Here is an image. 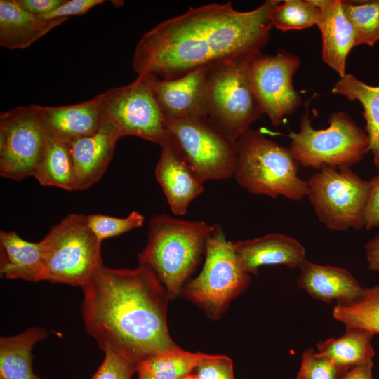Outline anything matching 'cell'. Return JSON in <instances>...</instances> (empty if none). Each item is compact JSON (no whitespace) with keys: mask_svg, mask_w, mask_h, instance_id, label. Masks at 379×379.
I'll return each instance as SVG.
<instances>
[{"mask_svg":"<svg viewBox=\"0 0 379 379\" xmlns=\"http://www.w3.org/2000/svg\"><path fill=\"white\" fill-rule=\"evenodd\" d=\"M278 0H267L250 11L231 2L190 7L147 32L133 57L138 75L174 79L222 60L260 52L272 27L269 14Z\"/></svg>","mask_w":379,"mask_h":379,"instance_id":"obj_1","label":"cell"},{"mask_svg":"<svg viewBox=\"0 0 379 379\" xmlns=\"http://www.w3.org/2000/svg\"><path fill=\"white\" fill-rule=\"evenodd\" d=\"M81 288L86 331L103 352L119 353L138 366L175 345L167 324L169 298L149 268L102 265Z\"/></svg>","mask_w":379,"mask_h":379,"instance_id":"obj_2","label":"cell"},{"mask_svg":"<svg viewBox=\"0 0 379 379\" xmlns=\"http://www.w3.org/2000/svg\"><path fill=\"white\" fill-rule=\"evenodd\" d=\"M212 225L167 214L152 216L148 240L138 255L139 265L149 268L164 287L169 300L175 299L205 253Z\"/></svg>","mask_w":379,"mask_h":379,"instance_id":"obj_3","label":"cell"},{"mask_svg":"<svg viewBox=\"0 0 379 379\" xmlns=\"http://www.w3.org/2000/svg\"><path fill=\"white\" fill-rule=\"evenodd\" d=\"M237 150L233 177L249 193L272 198L283 196L293 201L307 196V182L299 177V164L289 147L250 128L237 141Z\"/></svg>","mask_w":379,"mask_h":379,"instance_id":"obj_4","label":"cell"},{"mask_svg":"<svg viewBox=\"0 0 379 379\" xmlns=\"http://www.w3.org/2000/svg\"><path fill=\"white\" fill-rule=\"evenodd\" d=\"M251 55L214 62L206 68L208 118L234 142L264 114L248 76Z\"/></svg>","mask_w":379,"mask_h":379,"instance_id":"obj_5","label":"cell"},{"mask_svg":"<svg viewBox=\"0 0 379 379\" xmlns=\"http://www.w3.org/2000/svg\"><path fill=\"white\" fill-rule=\"evenodd\" d=\"M40 241L44 262L43 281L81 288L103 265L102 241L90 228L87 215L69 214Z\"/></svg>","mask_w":379,"mask_h":379,"instance_id":"obj_6","label":"cell"},{"mask_svg":"<svg viewBox=\"0 0 379 379\" xmlns=\"http://www.w3.org/2000/svg\"><path fill=\"white\" fill-rule=\"evenodd\" d=\"M325 129L313 128L305 111L300 131H290V151L304 167L319 170L324 166H348L360 161L370 151L366 132L343 112L332 114Z\"/></svg>","mask_w":379,"mask_h":379,"instance_id":"obj_7","label":"cell"},{"mask_svg":"<svg viewBox=\"0 0 379 379\" xmlns=\"http://www.w3.org/2000/svg\"><path fill=\"white\" fill-rule=\"evenodd\" d=\"M250 281V274L241 265L233 242L227 240L220 225L213 224L202 270L181 293L203 309L210 319L217 320Z\"/></svg>","mask_w":379,"mask_h":379,"instance_id":"obj_8","label":"cell"},{"mask_svg":"<svg viewBox=\"0 0 379 379\" xmlns=\"http://www.w3.org/2000/svg\"><path fill=\"white\" fill-rule=\"evenodd\" d=\"M154 75L140 74L130 84L96 95L105 119L120 138L132 135L159 146L169 138L167 120L154 94Z\"/></svg>","mask_w":379,"mask_h":379,"instance_id":"obj_9","label":"cell"},{"mask_svg":"<svg viewBox=\"0 0 379 379\" xmlns=\"http://www.w3.org/2000/svg\"><path fill=\"white\" fill-rule=\"evenodd\" d=\"M307 194L319 221L328 229L364 227L370 181L348 166H324L307 181Z\"/></svg>","mask_w":379,"mask_h":379,"instance_id":"obj_10","label":"cell"},{"mask_svg":"<svg viewBox=\"0 0 379 379\" xmlns=\"http://www.w3.org/2000/svg\"><path fill=\"white\" fill-rule=\"evenodd\" d=\"M168 140L204 181L234 176L237 142L223 134L208 117L167 119Z\"/></svg>","mask_w":379,"mask_h":379,"instance_id":"obj_11","label":"cell"},{"mask_svg":"<svg viewBox=\"0 0 379 379\" xmlns=\"http://www.w3.org/2000/svg\"><path fill=\"white\" fill-rule=\"evenodd\" d=\"M47 135L33 105L0 114V175L15 180L33 176Z\"/></svg>","mask_w":379,"mask_h":379,"instance_id":"obj_12","label":"cell"},{"mask_svg":"<svg viewBox=\"0 0 379 379\" xmlns=\"http://www.w3.org/2000/svg\"><path fill=\"white\" fill-rule=\"evenodd\" d=\"M300 65L296 55L284 50L274 55L260 51L248 58L251 84L264 114L274 126H279L301 105V96L293 86V78Z\"/></svg>","mask_w":379,"mask_h":379,"instance_id":"obj_13","label":"cell"},{"mask_svg":"<svg viewBox=\"0 0 379 379\" xmlns=\"http://www.w3.org/2000/svg\"><path fill=\"white\" fill-rule=\"evenodd\" d=\"M206 68L174 79L154 77V94L166 120L208 117Z\"/></svg>","mask_w":379,"mask_h":379,"instance_id":"obj_14","label":"cell"},{"mask_svg":"<svg viewBox=\"0 0 379 379\" xmlns=\"http://www.w3.org/2000/svg\"><path fill=\"white\" fill-rule=\"evenodd\" d=\"M161 147L155 178L173 213L184 215L190 204L204 191V181L168 140Z\"/></svg>","mask_w":379,"mask_h":379,"instance_id":"obj_15","label":"cell"},{"mask_svg":"<svg viewBox=\"0 0 379 379\" xmlns=\"http://www.w3.org/2000/svg\"><path fill=\"white\" fill-rule=\"evenodd\" d=\"M120 136L105 119L93 135L68 142L74 168V190H84L96 183L110 163Z\"/></svg>","mask_w":379,"mask_h":379,"instance_id":"obj_16","label":"cell"},{"mask_svg":"<svg viewBox=\"0 0 379 379\" xmlns=\"http://www.w3.org/2000/svg\"><path fill=\"white\" fill-rule=\"evenodd\" d=\"M233 245L241 265L250 274H258L259 268L267 265L299 267L306 260V251L300 242L282 234L237 241Z\"/></svg>","mask_w":379,"mask_h":379,"instance_id":"obj_17","label":"cell"},{"mask_svg":"<svg viewBox=\"0 0 379 379\" xmlns=\"http://www.w3.org/2000/svg\"><path fill=\"white\" fill-rule=\"evenodd\" d=\"M298 268V286L314 299L345 304L359 299L363 293L364 288L344 268L318 265L307 260Z\"/></svg>","mask_w":379,"mask_h":379,"instance_id":"obj_18","label":"cell"},{"mask_svg":"<svg viewBox=\"0 0 379 379\" xmlns=\"http://www.w3.org/2000/svg\"><path fill=\"white\" fill-rule=\"evenodd\" d=\"M321 10L317 27L322 36V58L340 77L346 74V61L355 46L354 29L342 8L341 0H312Z\"/></svg>","mask_w":379,"mask_h":379,"instance_id":"obj_19","label":"cell"},{"mask_svg":"<svg viewBox=\"0 0 379 379\" xmlns=\"http://www.w3.org/2000/svg\"><path fill=\"white\" fill-rule=\"evenodd\" d=\"M33 106L47 128L67 142L95 134L105 121L96 96L67 106Z\"/></svg>","mask_w":379,"mask_h":379,"instance_id":"obj_20","label":"cell"},{"mask_svg":"<svg viewBox=\"0 0 379 379\" xmlns=\"http://www.w3.org/2000/svg\"><path fill=\"white\" fill-rule=\"evenodd\" d=\"M67 19H46L24 10L16 0H1L0 45L9 50L27 48Z\"/></svg>","mask_w":379,"mask_h":379,"instance_id":"obj_21","label":"cell"},{"mask_svg":"<svg viewBox=\"0 0 379 379\" xmlns=\"http://www.w3.org/2000/svg\"><path fill=\"white\" fill-rule=\"evenodd\" d=\"M44 262L41 241L31 242L15 231L0 232V274L8 279L40 281Z\"/></svg>","mask_w":379,"mask_h":379,"instance_id":"obj_22","label":"cell"},{"mask_svg":"<svg viewBox=\"0 0 379 379\" xmlns=\"http://www.w3.org/2000/svg\"><path fill=\"white\" fill-rule=\"evenodd\" d=\"M45 328L32 327L0 338V379H40L32 369V348L46 338Z\"/></svg>","mask_w":379,"mask_h":379,"instance_id":"obj_23","label":"cell"},{"mask_svg":"<svg viewBox=\"0 0 379 379\" xmlns=\"http://www.w3.org/2000/svg\"><path fill=\"white\" fill-rule=\"evenodd\" d=\"M46 128L45 145L33 177L43 186L74 190V168L69 143Z\"/></svg>","mask_w":379,"mask_h":379,"instance_id":"obj_24","label":"cell"},{"mask_svg":"<svg viewBox=\"0 0 379 379\" xmlns=\"http://www.w3.org/2000/svg\"><path fill=\"white\" fill-rule=\"evenodd\" d=\"M374 335L360 328H346L339 338L317 343L316 354L326 357L345 371L372 361L375 352L371 345Z\"/></svg>","mask_w":379,"mask_h":379,"instance_id":"obj_25","label":"cell"},{"mask_svg":"<svg viewBox=\"0 0 379 379\" xmlns=\"http://www.w3.org/2000/svg\"><path fill=\"white\" fill-rule=\"evenodd\" d=\"M333 93L350 100H358L364 108L366 131L370 141V151L379 171V86H369L354 75L345 74L335 83Z\"/></svg>","mask_w":379,"mask_h":379,"instance_id":"obj_26","label":"cell"},{"mask_svg":"<svg viewBox=\"0 0 379 379\" xmlns=\"http://www.w3.org/2000/svg\"><path fill=\"white\" fill-rule=\"evenodd\" d=\"M333 316L345 328H360L379 334V285L364 288L361 296L353 302L336 304Z\"/></svg>","mask_w":379,"mask_h":379,"instance_id":"obj_27","label":"cell"},{"mask_svg":"<svg viewBox=\"0 0 379 379\" xmlns=\"http://www.w3.org/2000/svg\"><path fill=\"white\" fill-rule=\"evenodd\" d=\"M204 355L185 351L175 345L138 365L146 368L157 379H183L191 375Z\"/></svg>","mask_w":379,"mask_h":379,"instance_id":"obj_28","label":"cell"},{"mask_svg":"<svg viewBox=\"0 0 379 379\" xmlns=\"http://www.w3.org/2000/svg\"><path fill=\"white\" fill-rule=\"evenodd\" d=\"M354 32L355 46H373L379 40V0H341Z\"/></svg>","mask_w":379,"mask_h":379,"instance_id":"obj_29","label":"cell"},{"mask_svg":"<svg viewBox=\"0 0 379 379\" xmlns=\"http://www.w3.org/2000/svg\"><path fill=\"white\" fill-rule=\"evenodd\" d=\"M269 18L272 27L281 31L300 30L317 26L321 10L312 0L279 1L271 9Z\"/></svg>","mask_w":379,"mask_h":379,"instance_id":"obj_30","label":"cell"},{"mask_svg":"<svg viewBox=\"0 0 379 379\" xmlns=\"http://www.w3.org/2000/svg\"><path fill=\"white\" fill-rule=\"evenodd\" d=\"M88 224L100 241L117 237L132 230L140 227L145 216L136 211H131L125 218H117L101 214L87 215Z\"/></svg>","mask_w":379,"mask_h":379,"instance_id":"obj_31","label":"cell"},{"mask_svg":"<svg viewBox=\"0 0 379 379\" xmlns=\"http://www.w3.org/2000/svg\"><path fill=\"white\" fill-rule=\"evenodd\" d=\"M346 371L330 359L317 354L313 348H310L302 353L295 379H338Z\"/></svg>","mask_w":379,"mask_h":379,"instance_id":"obj_32","label":"cell"},{"mask_svg":"<svg viewBox=\"0 0 379 379\" xmlns=\"http://www.w3.org/2000/svg\"><path fill=\"white\" fill-rule=\"evenodd\" d=\"M104 359L90 379H131L137 365L127 357L111 350L105 351Z\"/></svg>","mask_w":379,"mask_h":379,"instance_id":"obj_33","label":"cell"},{"mask_svg":"<svg viewBox=\"0 0 379 379\" xmlns=\"http://www.w3.org/2000/svg\"><path fill=\"white\" fill-rule=\"evenodd\" d=\"M194 371L198 379H235L232 361L225 355L204 354Z\"/></svg>","mask_w":379,"mask_h":379,"instance_id":"obj_34","label":"cell"},{"mask_svg":"<svg viewBox=\"0 0 379 379\" xmlns=\"http://www.w3.org/2000/svg\"><path fill=\"white\" fill-rule=\"evenodd\" d=\"M103 2V0H65L55 10L41 17L46 19H55L82 15Z\"/></svg>","mask_w":379,"mask_h":379,"instance_id":"obj_35","label":"cell"},{"mask_svg":"<svg viewBox=\"0 0 379 379\" xmlns=\"http://www.w3.org/2000/svg\"><path fill=\"white\" fill-rule=\"evenodd\" d=\"M364 227H379V171L370 181V188L364 215Z\"/></svg>","mask_w":379,"mask_h":379,"instance_id":"obj_36","label":"cell"},{"mask_svg":"<svg viewBox=\"0 0 379 379\" xmlns=\"http://www.w3.org/2000/svg\"><path fill=\"white\" fill-rule=\"evenodd\" d=\"M65 0H16L24 10L36 15H45L58 8Z\"/></svg>","mask_w":379,"mask_h":379,"instance_id":"obj_37","label":"cell"},{"mask_svg":"<svg viewBox=\"0 0 379 379\" xmlns=\"http://www.w3.org/2000/svg\"><path fill=\"white\" fill-rule=\"evenodd\" d=\"M365 251L368 268L379 271V234L366 244Z\"/></svg>","mask_w":379,"mask_h":379,"instance_id":"obj_38","label":"cell"},{"mask_svg":"<svg viewBox=\"0 0 379 379\" xmlns=\"http://www.w3.org/2000/svg\"><path fill=\"white\" fill-rule=\"evenodd\" d=\"M373 361L350 368L338 379H373Z\"/></svg>","mask_w":379,"mask_h":379,"instance_id":"obj_39","label":"cell"},{"mask_svg":"<svg viewBox=\"0 0 379 379\" xmlns=\"http://www.w3.org/2000/svg\"><path fill=\"white\" fill-rule=\"evenodd\" d=\"M136 371L138 375V379H157L146 368L141 365L137 366Z\"/></svg>","mask_w":379,"mask_h":379,"instance_id":"obj_40","label":"cell"},{"mask_svg":"<svg viewBox=\"0 0 379 379\" xmlns=\"http://www.w3.org/2000/svg\"><path fill=\"white\" fill-rule=\"evenodd\" d=\"M191 379H198L195 375H191Z\"/></svg>","mask_w":379,"mask_h":379,"instance_id":"obj_41","label":"cell"},{"mask_svg":"<svg viewBox=\"0 0 379 379\" xmlns=\"http://www.w3.org/2000/svg\"><path fill=\"white\" fill-rule=\"evenodd\" d=\"M183 379H191V375H188L187 377L183 378Z\"/></svg>","mask_w":379,"mask_h":379,"instance_id":"obj_42","label":"cell"}]
</instances>
